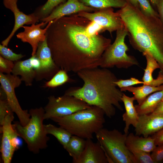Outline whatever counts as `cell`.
Wrapping results in <instances>:
<instances>
[{
    "label": "cell",
    "instance_id": "obj_1",
    "mask_svg": "<svg viewBox=\"0 0 163 163\" xmlns=\"http://www.w3.org/2000/svg\"><path fill=\"white\" fill-rule=\"evenodd\" d=\"M91 21L77 13L52 21L46 34L52 58L60 69L77 73L100 66L102 55L111 40L99 34L88 35Z\"/></svg>",
    "mask_w": 163,
    "mask_h": 163
},
{
    "label": "cell",
    "instance_id": "obj_2",
    "mask_svg": "<svg viewBox=\"0 0 163 163\" xmlns=\"http://www.w3.org/2000/svg\"><path fill=\"white\" fill-rule=\"evenodd\" d=\"M76 73L83 82V85L70 87L64 94L100 108L110 118L116 114V108L123 110L120 103L123 93L115 84L118 79L112 71L108 69L97 67L82 69Z\"/></svg>",
    "mask_w": 163,
    "mask_h": 163
},
{
    "label": "cell",
    "instance_id": "obj_3",
    "mask_svg": "<svg viewBox=\"0 0 163 163\" xmlns=\"http://www.w3.org/2000/svg\"><path fill=\"white\" fill-rule=\"evenodd\" d=\"M117 12L132 46L142 53H150L163 69V23L159 16L145 14L128 2Z\"/></svg>",
    "mask_w": 163,
    "mask_h": 163
},
{
    "label": "cell",
    "instance_id": "obj_4",
    "mask_svg": "<svg viewBox=\"0 0 163 163\" xmlns=\"http://www.w3.org/2000/svg\"><path fill=\"white\" fill-rule=\"evenodd\" d=\"M105 115L101 108L91 106L71 114L52 118L51 120L72 135L85 139H92L93 134L103 128Z\"/></svg>",
    "mask_w": 163,
    "mask_h": 163
},
{
    "label": "cell",
    "instance_id": "obj_5",
    "mask_svg": "<svg viewBox=\"0 0 163 163\" xmlns=\"http://www.w3.org/2000/svg\"><path fill=\"white\" fill-rule=\"evenodd\" d=\"M29 112L30 119L26 125L23 126L19 121H16L13 126L18 136L26 142L29 151L37 154L40 150L47 147L50 139L43 124L45 110L44 108L40 107L31 109Z\"/></svg>",
    "mask_w": 163,
    "mask_h": 163
},
{
    "label": "cell",
    "instance_id": "obj_6",
    "mask_svg": "<svg viewBox=\"0 0 163 163\" xmlns=\"http://www.w3.org/2000/svg\"><path fill=\"white\" fill-rule=\"evenodd\" d=\"M95 134L108 163H135L133 155L126 145L128 134H123L116 129L109 130L103 128Z\"/></svg>",
    "mask_w": 163,
    "mask_h": 163
},
{
    "label": "cell",
    "instance_id": "obj_7",
    "mask_svg": "<svg viewBox=\"0 0 163 163\" xmlns=\"http://www.w3.org/2000/svg\"><path fill=\"white\" fill-rule=\"evenodd\" d=\"M127 35L128 32L125 27L116 31L114 42L107 47L102 55L100 67L109 69L115 66L119 69H128L138 65L136 59L126 53L128 47L125 39Z\"/></svg>",
    "mask_w": 163,
    "mask_h": 163
},
{
    "label": "cell",
    "instance_id": "obj_8",
    "mask_svg": "<svg viewBox=\"0 0 163 163\" xmlns=\"http://www.w3.org/2000/svg\"><path fill=\"white\" fill-rule=\"evenodd\" d=\"M48 99V102L44 108V120L69 115L91 106L80 99L64 94L57 97L51 95Z\"/></svg>",
    "mask_w": 163,
    "mask_h": 163
},
{
    "label": "cell",
    "instance_id": "obj_9",
    "mask_svg": "<svg viewBox=\"0 0 163 163\" xmlns=\"http://www.w3.org/2000/svg\"><path fill=\"white\" fill-rule=\"evenodd\" d=\"M22 82L18 76L0 72V87L5 93L12 110L16 114L20 124L25 126L29 122L30 115L27 110H23L21 107L15 92V89L21 85Z\"/></svg>",
    "mask_w": 163,
    "mask_h": 163
},
{
    "label": "cell",
    "instance_id": "obj_10",
    "mask_svg": "<svg viewBox=\"0 0 163 163\" xmlns=\"http://www.w3.org/2000/svg\"><path fill=\"white\" fill-rule=\"evenodd\" d=\"M13 113L11 111L6 115L3 125L0 126V133H2L0 150L4 163L11 162L18 145V135L12 123L14 118Z\"/></svg>",
    "mask_w": 163,
    "mask_h": 163
},
{
    "label": "cell",
    "instance_id": "obj_11",
    "mask_svg": "<svg viewBox=\"0 0 163 163\" xmlns=\"http://www.w3.org/2000/svg\"><path fill=\"white\" fill-rule=\"evenodd\" d=\"M77 14L97 23L105 31H108L111 34L112 32L125 27L119 14L117 12H115L112 8L100 9L93 13L81 11Z\"/></svg>",
    "mask_w": 163,
    "mask_h": 163
},
{
    "label": "cell",
    "instance_id": "obj_12",
    "mask_svg": "<svg viewBox=\"0 0 163 163\" xmlns=\"http://www.w3.org/2000/svg\"><path fill=\"white\" fill-rule=\"evenodd\" d=\"M40 62L39 69L36 71L35 79L37 81L49 80L60 69L54 62L46 39L39 44L35 54Z\"/></svg>",
    "mask_w": 163,
    "mask_h": 163
},
{
    "label": "cell",
    "instance_id": "obj_13",
    "mask_svg": "<svg viewBox=\"0 0 163 163\" xmlns=\"http://www.w3.org/2000/svg\"><path fill=\"white\" fill-rule=\"evenodd\" d=\"M18 0H3V4L7 8L10 10L14 17V24L8 37L2 42V45L7 46L10 40L16 31L25 24H35L40 20L35 13L27 15L21 11L18 7Z\"/></svg>",
    "mask_w": 163,
    "mask_h": 163
},
{
    "label": "cell",
    "instance_id": "obj_14",
    "mask_svg": "<svg viewBox=\"0 0 163 163\" xmlns=\"http://www.w3.org/2000/svg\"><path fill=\"white\" fill-rule=\"evenodd\" d=\"M52 22H49L44 29L41 28L45 25V23L43 21L37 24H32L30 26H23L22 27L24 28V31L17 34L18 39L23 42L29 43L31 46V56L36 54L39 43L46 39V34Z\"/></svg>",
    "mask_w": 163,
    "mask_h": 163
},
{
    "label": "cell",
    "instance_id": "obj_15",
    "mask_svg": "<svg viewBox=\"0 0 163 163\" xmlns=\"http://www.w3.org/2000/svg\"><path fill=\"white\" fill-rule=\"evenodd\" d=\"M98 10L86 6L78 0H67L56 7L48 16L40 20L44 22L46 25L51 21L81 11L91 12Z\"/></svg>",
    "mask_w": 163,
    "mask_h": 163
},
{
    "label": "cell",
    "instance_id": "obj_16",
    "mask_svg": "<svg viewBox=\"0 0 163 163\" xmlns=\"http://www.w3.org/2000/svg\"><path fill=\"white\" fill-rule=\"evenodd\" d=\"M135 135L147 137L163 128V115L151 114L139 115L135 128Z\"/></svg>",
    "mask_w": 163,
    "mask_h": 163
},
{
    "label": "cell",
    "instance_id": "obj_17",
    "mask_svg": "<svg viewBox=\"0 0 163 163\" xmlns=\"http://www.w3.org/2000/svg\"><path fill=\"white\" fill-rule=\"evenodd\" d=\"M91 139H86L84 150L75 163H107L105 152L98 142H94Z\"/></svg>",
    "mask_w": 163,
    "mask_h": 163
},
{
    "label": "cell",
    "instance_id": "obj_18",
    "mask_svg": "<svg viewBox=\"0 0 163 163\" xmlns=\"http://www.w3.org/2000/svg\"><path fill=\"white\" fill-rule=\"evenodd\" d=\"M126 143L128 149L131 152L143 151L150 153L157 146L151 136L140 137L132 133L127 135Z\"/></svg>",
    "mask_w": 163,
    "mask_h": 163
},
{
    "label": "cell",
    "instance_id": "obj_19",
    "mask_svg": "<svg viewBox=\"0 0 163 163\" xmlns=\"http://www.w3.org/2000/svg\"><path fill=\"white\" fill-rule=\"evenodd\" d=\"M31 57L24 60H19L14 62V66L11 74L21 77V79L27 86L32 85L35 79L36 72L32 63Z\"/></svg>",
    "mask_w": 163,
    "mask_h": 163
},
{
    "label": "cell",
    "instance_id": "obj_20",
    "mask_svg": "<svg viewBox=\"0 0 163 163\" xmlns=\"http://www.w3.org/2000/svg\"><path fill=\"white\" fill-rule=\"evenodd\" d=\"M121 100L125 109V112L122 115L123 120L125 123L124 132L128 134L130 125H133L135 128L136 126L139 115L134 105L133 102L135 100L134 96L129 97L123 93Z\"/></svg>",
    "mask_w": 163,
    "mask_h": 163
},
{
    "label": "cell",
    "instance_id": "obj_21",
    "mask_svg": "<svg viewBox=\"0 0 163 163\" xmlns=\"http://www.w3.org/2000/svg\"><path fill=\"white\" fill-rule=\"evenodd\" d=\"M163 100V89L148 96L140 104L135 105L139 115L152 113Z\"/></svg>",
    "mask_w": 163,
    "mask_h": 163
},
{
    "label": "cell",
    "instance_id": "obj_22",
    "mask_svg": "<svg viewBox=\"0 0 163 163\" xmlns=\"http://www.w3.org/2000/svg\"><path fill=\"white\" fill-rule=\"evenodd\" d=\"M120 89L123 92L127 91L132 93L138 104H140L150 94L163 89V85L157 87L143 85L139 87L131 86L122 88Z\"/></svg>",
    "mask_w": 163,
    "mask_h": 163
},
{
    "label": "cell",
    "instance_id": "obj_23",
    "mask_svg": "<svg viewBox=\"0 0 163 163\" xmlns=\"http://www.w3.org/2000/svg\"><path fill=\"white\" fill-rule=\"evenodd\" d=\"M86 140L76 136L72 135L65 149L72 157V163L78 159L85 148Z\"/></svg>",
    "mask_w": 163,
    "mask_h": 163
},
{
    "label": "cell",
    "instance_id": "obj_24",
    "mask_svg": "<svg viewBox=\"0 0 163 163\" xmlns=\"http://www.w3.org/2000/svg\"><path fill=\"white\" fill-rule=\"evenodd\" d=\"M85 5L96 9L115 8H120L128 3L126 0H78Z\"/></svg>",
    "mask_w": 163,
    "mask_h": 163
},
{
    "label": "cell",
    "instance_id": "obj_25",
    "mask_svg": "<svg viewBox=\"0 0 163 163\" xmlns=\"http://www.w3.org/2000/svg\"><path fill=\"white\" fill-rule=\"evenodd\" d=\"M44 126L46 133L54 136L65 149L72 135L60 126L57 127L51 124L44 125Z\"/></svg>",
    "mask_w": 163,
    "mask_h": 163
},
{
    "label": "cell",
    "instance_id": "obj_26",
    "mask_svg": "<svg viewBox=\"0 0 163 163\" xmlns=\"http://www.w3.org/2000/svg\"><path fill=\"white\" fill-rule=\"evenodd\" d=\"M146 61V66L144 70V72L142 80L143 85H147L154 79L152 73L154 71L157 69H160L159 64L155 59L150 53L145 52L142 53Z\"/></svg>",
    "mask_w": 163,
    "mask_h": 163
},
{
    "label": "cell",
    "instance_id": "obj_27",
    "mask_svg": "<svg viewBox=\"0 0 163 163\" xmlns=\"http://www.w3.org/2000/svg\"><path fill=\"white\" fill-rule=\"evenodd\" d=\"M67 72L65 71L60 69L51 79L45 83L43 87L55 88L67 82H73V80L70 78Z\"/></svg>",
    "mask_w": 163,
    "mask_h": 163
},
{
    "label": "cell",
    "instance_id": "obj_28",
    "mask_svg": "<svg viewBox=\"0 0 163 163\" xmlns=\"http://www.w3.org/2000/svg\"><path fill=\"white\" fill-rule=\"evenodd\" d=\"M67 0H47L44 5L38 9L37 13L35 14L40 20L48 16L56 7Z\"/></svg>",
    "mask_w": 163,
    "mask_h": 163
},
{
    "label": "cell",
    "instance_id": "obj_29",
    "mask_svg": "<svg viewBox=\"0 0 163 163\" xmlns=\"http://www.w3.org/2000/svg\"><path fill=\"white\" fill-rule=\"evenodd\" d=\"M0 54L3 58L13 62L20 60L25 55L21 54H16L8 48L7 46L0 45Z\"/></svg>",
    "mask_w": 163,
    "mask_h": 163
},
{
    "label": "cell",
    "instance_id": "obj_30",
    "mask_svg": "<svg viewBox=\"0 0 163 163\" xmlns=\"http://www.w3.org/2000/svg\"><path fill=\"white\" fill-rule=\"evenodd\" d=\"M135 163H155L151 154L143 151L133 152Z\"/></svg>",
    "mask_w": 163,
    "mask_h": 163
},
{
    "label": "cell",
    "instance_id": "obj_31",
    "mask_svg": "<svg viewBox=\"0 0 163 163\" xmlns=\"http://www.w3.org/2000/svg\"><path fill=\"white\" fill-rule=\"evenodd\" d=\"M141 11L149 16H159V14L152 8L149 0H137Z\"/></svg>",
    "mask_w": 163,
    "mask_h": 163
},
{
    "label": "cell",
    "instance_id": "obj_32",
    "mask_svg": "<svg viewBox=\"0 0 163 163\" xmlns=\"http://www.w3.org/2000/svg\"><path fill=\"white\" fill-rule=\"evenodd\" d=\"M14 66V62L7 59L0 55V72L5 74H11Z\"/></svg>",
    "mask_w": 163,
    "mask_h": 163
},
{
    "label": "cell",
    "instance_id": "obj_33",
    "mask_svg": "<svg viewBox=\"0 0 163 163\" xmlns=\"http://www.w3.org/2000/svg\"><path fill=\"white\" fill-rule=\"evenodd\" d=\"M12 111L7 100L0 99V125L2 126L6 115Z\"/></svg>",
    "mask_w": 163,
    "mask_h": 163
},
{
    "label": "cell",
    "instance_id": "obj_34",
    "mask_svg": "<svg viewBox=\"0 0 163 163\" xmlns=\"http://www.w3.org/2000/svg\"><path fill=\"white\" fill-rule=\"evenodd\" d=\"M116 85L120 89L124 87L132 86L133 85L144 84L143 81H141L135 78H131L127 79H118L114 82Z\"/></svg>",
    "mask_w": 163,
    "mask_h": 163
},
{
    "label": "cell",
    "instance_id": "obj_35",
    "mask_svg": "<svg viewBox=\"0 0 163 163\" xmlns=\"http://www.w3.org/2000/svg\"><path fill=\"white\" fill-rule=\"evenodd\" d=\"M86 33L90 36H94L105 31L103 28L97 23L91 21L85 28Z\"/></svg>",
    "mask_w": 163,
    "mask_h": 163
},
{
    "label": "cell",
    "instance_id": "obj_36",
    "mask_svg": "<svg viewBox=\"0 0 163 163\" xmlns=\"http://www.w3.org/2000/svg\"><path fill=\"white\" fill-rule=\"evenodd\" d=\"M151 155L155 163L161 162L163 160V144L157 146Z\"/></svg>",
    "mask_w": 163,
    "mask_h": 163
},
{
    "label": "cell",
    "instance_id": "obj_37",
    "mask_svg": "<svg viewBox=\"0 0 163 163\" xmlns=\"http://www.w3.org/2000/svg\"><path fill=\"white\" fill-rule=\"evenodd\" d=\"M151 137L154 139L156 146L163 144V128L152 135Z\"/></svg>",
    "mask_w": 163,
    "mask_h": 163
},
{
    "label": "cell",
    "instance_id": "obj_38",
    "mask_svg": "<svg viewBox=\"0 0 163 163\" xmlns=\"http://www.w3.org/2000/svg\"><path fill=\"white\" fill-rule=\"evenodd\" d=\"M156 6L159 17L163 23V0H158Z\"/></svg>",
    "mask_w": 163,
    "mask_h": 163
},
{
    "label": "cell",
    "instance_id": "obj_39",
    "mask_svg": "<svg viewBox=\"0 0 163 163\" xmlns=\"http://www.w3.org/2000/svg\"><path fill=\"white\" fill-rule=\"evenodd\" d=\"M150 114L153 115H163V101L159 104L154 110Z\"/></svg>",
    "mask_w": 163,
    "mask_h": 163
},
{
    "label": "cell",
    "instance_id": "obj_40",
    "mask_svg": "<svg viewBox=\"0 0 163 163\" xmlns=\"http://www.w3.org/2000/svg\"><path fill=\"white\" fill-rule=\"evenodd\" d=\"M127 2L134 6L140 8L139 4L137 0H126Z\"/></svg>",
    "mask_w": 163,
    "mask_h": 163
},
{
    "label": "cell",
    "instance_id": "obj_41",
    "mask_svg": "<svg viewBox=\"0 0 163 163\" xmlns=\"http://www.w3.org/2000/svg\"><path fill=\"white\" fill-rule=\"evenodd\" d=\"M150 1L153 5L156 6L157 4L158 0H150Z\"/></svg>",
    "mask_w": 163,
    "mask_h": 163
},
{
    "label": "cell",
    "instance_id": "obj_42",
    "mask_svg": "<svg viewBox=\"0 0 163 163\" xmlns=\"http://www.w3.org/2000/svg\"><path fill=\"white\" fill-rule=\"evenodd\" d=\"M162 101H163V100H162Z\"/></svg>",
    "mask_w": 163,
    "mask_h": 163
}]
</instances>
